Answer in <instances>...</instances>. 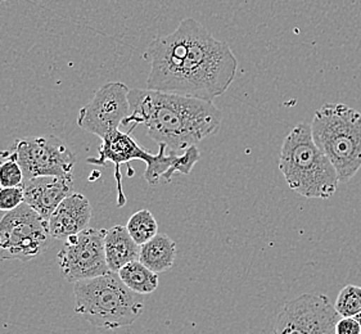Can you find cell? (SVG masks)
<instances>
[{
    "instance_id": "obj_20",
    "label": "cell",
    "mask_w": 361,
    "mask_h": 334,
    "mask_svg": "<svg viewBox=\"0 0 361 334\" xmlns=\"http://www.w3.org/2000/svg\"><path fill=\"white\" fill-rule=\"evenodd\" d=\"M25 202L23 187H0V211H12Z\"/></svg>"
},
{
    "instance_id": "obj_1",
    "label": "cell",
    "mask_w": 361,
    "mask_h": 334,
    "mask_svg": "<svg viewBox=\"0 0 361 334\" xmlns=\"http://www.w3.org/2000/svg\"><path fill=\"white\" fill-rule=\"evenodd\" d=\"M145 58L151 63L147 89L207 102L224 94L238 70L231 47L193 18H184L171 34L154 39Z\"/></svg>"
},
{
    "instance_id": "obj_8",
    "label": "cell",
    "mask_w": 361,
    "mask_h": 334,
    "mask_svg": "<svg viewBox=\"0 0 361 334\" xmlns=\"http://www.w3.org/2000/svg\"><path fill=\"white\" fill-rule=\"evenodd\" d=\"M12 152L21 165L25 180L37 176H73L76 165L73 151L56 135L17 139Z\"/></svg>"
},
{
    "instance_id": "obj_17",
    "label": "cell",
    "mask_w": 361,
    "mask_h": 334,
    "mask_svg": "<svg viewBox=\"0 0 361 334\" xmlns=\"http://www.w3.org/2000/svg\"><path fill=\"white\" fill-rule=\"evenodd\" d=\"M126 229L131 238L137 242L139 246L145 245L148 240H152L159 234V224L149 210H140L135 212L128 221Z\"/></svg>"
},
{
    "instance_id": "obj_6",
    "label": "cell",
    "mask_w": 361,
    "mask_h": 334,
    "mask_svg": "<svg viewBox=\"0 0 361 334\" xmlns=\"http://www.w3.org/2000/svg\"><path fill=\"white\" fill-rule=\"evenodd\" d=\"M51 240L48 220L29 204L0 211V260L31 261L47 251Z\"/></svg>"
},
{
    "instance_id": "obj_16",
    "label": "cell",
    "mask_w": 361,
    "mask_h": 334,
    "mask_svg": "<svg viewBox=\"0 0 361 334\" xmlns=\"http://www.w3.org/2000/svg\"><path fill=\"white\" fill-rule=\"evenodd\" d=\"M118 276L137 295H151L159 288V276L139 260L126 264L118 270Z\"/></svg>"
},
{
    "instance_id": "obj_21",
    "label": "cell",
    "mask_w": 361,
    "mask_h": 334,
    "mask_svg": "<svg viewBox=\"0 0 361 334\" xmlns=\"http://www.w3.org/2000/svg\"><path fill=\"white\" fill-rule=\"evenodd\" d=\"M336 334H360V324L355 318H340L336 324Z\"/></svg>"
},
{
    "instance_id": "obj_15",
    "label": "cell",
    "mask_w": 361,
    "mask_h": 334,
    "mask_svg": "<svg viewBox=\"0 0 361 334\" xmlns=\"http://www.w3.org/2000/svg\"><path fill=\"white\" fill-rule=\"evenodd\" d=\"M176 243L167 234H157L140 246L139 261L156 274L173 268L176 257Z\"/></svg>"
},
{
    "instance_id": "obj_18",
    "label": "cell",
    "mask_w": 361,
    "mask_h": 334,
    "mask_svg": "<svg viewBox=\"0 0 361 334\" xmlns=\"http://www.w3.org/2000/svg\"><path fill=\"white\" fill-rule=\"evenodd\" d=\"M334 309L341 318H354L361 313V287L348 284L341 290Z\"/></svg>"
},
{
    "instance_id": "obj_4",
    "label": "cell",
    "mask_w": 361,
    "mask_h": 334,
    "mask_svg": "<svg viewBox=\"0 0 361 334\" xmlns=\"http://www.w3.org/2000/svg\"><path fill=\"white\" fill-rule=\"evenodd\" d=\"M73 297L75 313L103 330L129 327L145 310L139 295L115 271L73 283Z\"/></svg>"
},
{
    "instance_id": "obj_10",
    "label": "cell",
    "mask_w": 361,
    "mask_h": 334,
    "mask_svg": "<svg viewBox=\"0 0 361 334\" xmlns=\"http://www.w3.org/2000/svg\"><path fill=\"white\" fill-rule=\"evenodd\" d=\"M129 92L130 89L123 82L104 84L95 92L93 99L80 109L78 125L82 130L104 138L130 115Z\"/></svg>"
},
{
    "instance_id": "obj_2",
    "label": "cell",
    "mask_w": 361,
    "mask_h": 334,
    "mask_svg": "<svg viewBox=\"0 0 361 334\" xmlns=\"http://www.w3.org/2000/svg\"><path fill=\"white\" fill-rule=\"evenodd\" d=\"M130 115L123 125H145L148 137L167 151H185L216 134L221 111L212 102L151 89H131Z\"/></svg>"
},
{
    "instance_id": "obj_14",
    "label": "cell",
    "mask_w": 361,
    "mask_h": 334,
    "mask_svg": "<svg viewBox=\"0 0 361 334\" xmlns=\"http://www.w3.org/2000/svg\"><path fill=\"white\" fill-rule=\"evenodd\" d=\"M104 248L111 271L118 273L126 264L139 260L140 246L131 238L126 226L115 225L106 230Z\"/></svg>"
},
{
    "instance_id": "obj_23",
    "label": "cell",
    "mask_w": 361,
    "mask_h": 334,
    "mask_svg": "<svg viewBox=\"0 0 361 334\" xmlns=\"http://www.w3.org/2000/svg\"><path fill=\"white\" fill-rule=\"evenodd\" d=\"M3 1H6V0H0V3H3Z\"/></svg>"
},
{
    "instance_id": "obj_13",
    "label": "cell",
    "mask_w": 361,
    "mask_h": 334,
    "mask_svg": "<svg viewBox=\"0 0 361 334\" xmlns=\"http://www.w3.org/2000/svg\"><path fill=\"white\" fill-rule=\"evenodd\" d=\"M92 206L84 194L73 192L58 204L48 218V228L53 240H66L85 230L92 220Z\"/></svg>"
},
{
    "instance_id": "obj_12",
    "label": "cell",
    "mask_w": 361,
    "mask_h": 334,
    "mask_svg": "<svg viewBox=\"0 0 361 334\" xmlns=\"http://www.w3.org/2000/svg\"><path fill=\"white\" fill-rule=\"evenodd\" d=\"M22 187L25 204L48 220L58 204L73 193V176H37L25 180Z\"/></svg>"
},
{
    "instance_id": "obj_3",
    "label": "cell",
    "mask_w": 361,
    "mask_h": 334,
    "mask_svg": "<svg viewBox=\"0 0 361 334\" xmlns=\"http://www.w3.org/2000/svg\"><path fill=\"white\" fill-rule=\"evenodd\" d=\"M279 170L289 188L305 198L328 199L340 184L332 162L317 146L310 125L305 123H298L284 139Z\"/></svg>"
},
{
    "instance_id": "obj_7",
    "label": "cell",
    "mask_w": 361,
    "mask_h": 334,
    "mask_svg": "<svg viewBox=\"0 0 361 334\" xmlns=\"http://www.w3.org/2000/svg\"><path fill=\"white\" fill-rule=\"evenodd\" d=\"M104 229L87 228L67 238L57 254L62 276L70 283L104 276L111 270L104 248Z\"/></svg>"
},
{
    "instance_id": "obj_5",
    "label": "cell",
    "mask_w": 361,
    "mask_h": 334,
    "mask_svg": "<svg viewBox=\"0 0 361 334\" xmlns=\"http://www.w3.org/2000/svg\"><path fill=\"white\" fill-rule=\"evenodd\" d=\"M317 146L331 160L340 183L350 182L361 168V113L346 104L326 103L310 125Z\"/></svg>"
},
{
    "instance_id": "obj_22",
    "label": "cell",
    "mask_w": 361,
    "mask_h": 334,
    "mask_svg": "<svg viewBox=\"0 0 361 334\" xmlns=\"http://www.w3.org/2000/svg\"><path fill=\"white\" fill-rule=\"evenodd\" d=\"M355 319L359 321V324H360V334H361V313L357 314L356 316H354Z\"/></svg>"
},
{
    "instance_id": "obj_19",
    "label": "cell",
    "mask_w": 361,
    "mask_h": 334,
    "mask_svg": "<svg viewBox=\"0 0 361 334\" xmlns=\"http://www.w3.org/2000/svg\"><path fill=\"white\" fill-rule=\"evenodd\" d=\"M23 180L21 165L12 149L0 152V187H21Z\"/></svg>"
},
{
    "instance_id": "obj_11",
    "label": "cell",
    "mask_w": 361,
    "mask_h": 334,
    "mask_svg": "<svg viewBox=\"0 0 361 334\" xmlns=\"http://www.w3.org/2000/svg\"><path fill=\"white\" fill-rule=\"evenodd\" d=\"M157 154H152L137 144V140L130 135V131L123 132L120 129L111 131L104 138H102V144L98 156L87 159V163L104 166L112 163L115 166V179L117 183V207L126 204V197L123 189V174L121 166L130 163L131 161H143L147 167L153 165Z\"/></svg>"
},
{
    "instance_id": "obj_9",
    "label": "cell",
    "mask_w": 361,
    "mask_h": 334,
    "mask_svg": "<svg viewBox=\"0 0 361 334\" xmlns=\"http://www.w3.org/2000/svg\"><path fill=\"white\" fill-rule=\"evenodd\" d=\"M340 318L326 296L306 293L283 305L274 334H336Z\"/></svg>"
}]
</instances>
